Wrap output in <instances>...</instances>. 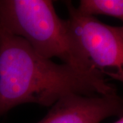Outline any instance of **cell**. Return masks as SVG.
Here are the masks:
<instances>
[{"label":"cell","instance_id":"6da1fadb","mask_svg":"<svg viewBox=\"0 0 123 123\" xmlns=\"http://www.w3.org/2000/svg\"><path fill=\"white\" fill-rule=\"evenodd\" d=\"M72 94L107 96L117 92L103 74L56 64L0 27V118L21 104L49 107Z\"/></svg>","mask_w":123,"mask_h":123},{"label":"cell","instance_id":"8992f818","mask_svg":"<svg viewBox=\"0 0 123 123\" xmlns=\"http://www.w3.org/2000/svg\"><path fill=\"white\" fill-rule=\"evenodd\" d=\"M114 123H123V116L120 117L117 121H116V122Z\"/></svg>","mask_w":123,"mask_h":123},{"label":"cell","instance_id":"3957f363","mask_svg":"<svg viewBox=\"0 0 123 123\" xmlns=\"http://www.w3.org/2000/svg\"><path fill=\"white\" fill-rule=\"evenodd\" d=\"M66 4L69 25L84 55L104 76L123 84V25H109L81 14L70 1Z\"/></svg>","mask_w":123,"mask_h":123},{"label":"cell","instance_id":"5b68a950","mask_svg":"<svg viewBox=\"0 0 123 123\" xmlns=\"http://www.w3.org/2000/svg\"><path fill=\"white\" fill-rule=\"evenodd\" d=\"M77 9L86 16L105 15L116 18L123 25V0H81Z\"/></svg>","mask_w":123,"mask_h":123},{"label":"cell","instance_id":"277c9868","mask_svg":"<svg viewBox=\"0 0 123 123\" xmlns=\"http://www.w3.org/2000/svg\"><path fill=\"white\" fill-rule=\"evenodd\" d=\"M112 116H123V98L117 94L107 96L72 94L55 103L44 118L37 123H101Z\"/></svg>","mask_w":123,"mask_h":123},{"label":"cell","instance_id":"7a4b0ae2","mask_svg":"<svg viewBox=\"0 0 123 123\" xmlns=\"http://www.w3.org/2000/svg\"><path fill=\"white\" fill-rule=\"evenodd\" d=\"M0 27L21 38L43 57H57L80 70L101 73L84 55L68 20L57 15L52 1L0 0Z\"/></svg>","mask_w":123,"mask_h":123}]
</instances>
